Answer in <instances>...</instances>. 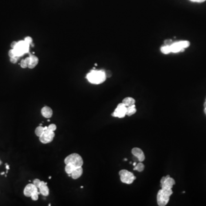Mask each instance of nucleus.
<instances>
[{
	"instance_id": "nucleus-36",
	"label": "nucleus",
	"mask_w": 206,
	"mask_h": 206,
	"mask_svg": "<svg viewBox=\"0 0 206 206\" xmlns=\"http://www.w3.org/2000/svg\"><path fill=\"white\" fill-rule=\"evenodd\" d=\"M5 174V172H2L1 174V175H4Z\"/></svg>"
},
{
	"instance_id": "nucleus-27",
	"label": "nucleus",
	"mask_w": 206,
	"mask_h": 206,
	"mask_svg": "<svg viewBox=\"0 0 206 206\" xmlns=\"http://www.w3.org/2000/svg\"><path fill=\"white\" fill-rule=\"evenodd\" d=\"M8 54H9V56H10V57H13L16 56L15 53H14V51L13 49H11V50H9V53H8Z\"/></svg>"
},
{
	"instance_id": "nucleus-3",
	"label": "nucleus",
	"mask_w": 206,
	"mask_h": 206,
	"mask_svg": "<svg viewBox=\"0 0 206 206\" xmlns=\"http://www.w3.org/2000/svg\"><path fill=\"white\" fill-rule=\"evenodd\" d=\"M65 164H71L74 167L78 168L83 165V160L80 155L74 153L68 156L64 160Z\"/></svg>"
},
{
	"instance_id": "nucleus-5",
	"label": "nucleus",
	"mask_w": 206,
	"mask_h": 206,
	"mask_svg": "<svg viewBox=\"0 0 206 206\" xmlns=\"http://www.w3.org/2000/svg\"><path fill=\"white\" fill-rule=\"evenodd\" d=\"M29 45L27 44L25 41H20L17 42V45L13 49L16 56L20 57L25 53H27L29 50Z\"/></svg>"
},
{
	"instance_id": "nucleus-11",
	"label": "nucleus",
	"mask_w": 206,
	"mask_h": 206,
	"mask_svg": "<svg viewBox=\"0 0 206 206\" xmlns=\"http://www.w3.org/2000/svg\"><path fill=\"white\" fill-rule=\"evenodd\" d=\"M175 184V180L171 178L170 176L167 178L163 183L161 184L162 188H167V189H172L173 185Z\"/></svg>"
},
{
	"instance_id": "nucleus-38",
	"label": "nucleus",
	"mask_w": 206,
	"mask_h": 206,
	"mask_svg": "<svg viewBox=\"0 0 206 206\" xmlns=\"http://www.w3.org/2000/svg\"><path fill=\"white\" fill-rule=\"evenodd\" d=\"M49 179H51V176H49Z\"/></svg>"
},
{
	"instance_id": "nucleus-10",
	"label": "nucleus",
	"mask_w": 206,
	"mask_h": 206,
	"mask_svg": "<svg viewBox=\"0 0 206 206\" xmlns=\"http://www.w3.org/2000/svg\"><path fill=\"white\" fill-rule=\"evenodd\" d=\"M132 154L137 158L140 162L143 161L145 159V155L143 151L138 148H134L132 150Z\"/></svg>"
},
{
	"instance_id": "nucleus-32",
	"label": "nucleus",
	"mask_w": 206,
	"mask_h": 206,
	"mask_svg": "<svg viewBox=\"0 0 206 206\" xmlns=\"http://www.w3.org/2000/svg\"><path fill=\"white\" fill-rule=\"evenodd\" d=\"M5 165H6V169H7V170L9 169V165H8L7 164H6Z\"/></svg>"
},
{
	"instance_id": "nucleus-17",
	"label": "nucleus",
	"mask_w": 206,
	"mask_h": 206,
	"mask_svg": "<svg viewBox=\"0 0 206 206\" xmlns=\"http://www.w3.org/2000/svg\"><path fill=\"white\" fill-rule=\"evenodd\" d=\"M136 112V107H135V104L127 107L126 115H128V116H131L135 114Z\"/></svg>"
},
{
	"instance_id": "nucleus-12",
	"label": "nucleus",
	"mask_w": 206,
	"mask_h": 206,
	"mask_svg": "<svg viewBox=\"0 0 206 206\" xmlns=\"http://www.w3.org/2000/svg\"><path fill=\"white\" fill-rule=\"evenodd\" d=\"M39 190H40V193L43 195V196H48L49 194V188L47 186V183H45L43 181H41L40 185L39 187Z\"/></svg>"
},
{
	"instance_id": "nucleus-2",
	"label": "nucleus",
	"mask_w": 206,
	"mask_h": 206,
	"mask_svg": "<svg viewBox=\"0 0 206 206\" xmlns=\"http://www.w3.org/2000/svg\"><path fill=\"white\" fill-rule=\"evenodd\" d=\"M173 194L172 189L162 188L160 189L157 195V202L159 206H165L168 203L169 198Z\"/></svg>"
},
{
	"instance_id": "nucleus-30",
	"label": "nucleus",
	"mask_w": 206,
	"mask_h": 206,
	"mask_svg": "<svg viewBox=\"0 0 206 206\" xmlns=\"http://www.w3.org/2000/svg\"><path fill=\"white\" fill-rule=\"evenodd\" d=\"M17 42H16V41H13V42H12V44H11V45H10L11 48H12V49H14V48H15V46L17 45Z\"/></svg>"
},
{
	"instance_id": "nucleus-19",
	"label": "nucleus",
	"mask_w": 206,
	"mask_h": 206,
	"mask_svg": "<svg viewBox=\"0 0 206 206\" xmlns=\"http://www.w3.org/2000/svg\"><path fill=\"white\" fill-rule=\"evenodd\" d=\"M77 168L76 167H74L73 165H71V164H66L65 168V172L68 174H71L72 172L76 169Z\"/></svg>"
},
{
	"instance_id": "nucleus-24",
	"label": "nucleus",
	"mask_w": 206,
	"mask_h": 206,
	"mask_svg": "<svg viewBox=\"0 0 206 206\" xmlns=\"http://www.w3.org/2000/svg\"><path fill=\"white\" fill-rule=\"evenodd\" d=\"M41 182V181L40 180H39V179H34V180L33 181V184L35 185L39 188V187H40V185Z\"/></svg>"
},
{
	"instance_id": "nucleus-26",
	"label": "nucleus",
	"mask_w": 206,
	"mask_h": 206,
	"mask_svg": "<svg viewBox=\"0 0 206 206\" xmlns=\"http://www.w3.org/2000/svg\"><path fill=\"white\" fill-rule=\"evenodd\" d=\"M19 57H17V56H14V57H10V61L13 64H16L17 62V60H18V59H19Z\"/></svg>"
},
{
	"instance_id": "nucleus-4",
	"label": "nucleus",
	"mask_w": 206,
	"mask_h": 206,
	"mask_svg": "<svg viewBox=\"0 0 206 206\" xmlns=\"http://www.w3.org/2000/svg\"><path fill=\"white\" fill-rule=\"evenodd\" d=\"M119 175L120 176L121 181L126 184H132L136 179V177L133 173L126 170L122 169L119 172Z\"/></svg>"
},
{
	"instance_id": "nucleus-22",
	"label": "nucleus",
	"mask_w": 206,
	"mask_h": 206,
	"mask_svg": "<svg viewBox=\"0 0 206 206\" xmlns=\"http://www.w3.org/2000/svg\"><path fill=\"white\" fill-rule=\"evenodd\" d=\"M40 192H39V191L36 192H34V194H33L31 196V198H32V199L33 200H37L38 199H39V195Z\"/></svg>"
},
{
	"instance_id": "nucleus-18",
	"label": "nucleus",
	"mask_w": 206,
	"mask_h": 206,
	"mask_svg": "<svg viewBox=\"0 0 206 206\" xmlns=\"http://www.w3.org/2000/svg\"><path fill=\"white\" fill-rule=\"evenodd\" d=\"M44 131H45L44 127L40 125L37 128H36V129L35 130V134L37 136L40 137L43 134Z\"/></svg>"
},
{
	"instance_id": "nucleus-29",
	"label": "nucleus",
	"mask_w": 206,
	"mask_h": 206,
	"mask_svg": "<svg viewBox=\"0 0 206 206\" xmlns=\"http://www.w3.org/2000/svg\"><path fill=\"white\" fill-rule=\"evenodd\" d=\"M25 62H26V64H27V65L28 67V65H29V64L30 63V57L26 58L25 59Z\"/></svg>"
},
{
	"instance_id": "nucleus-25",
	"label": "nucleus",
	"mask_w": 206,
	"mask_h": 206,
	"mask_svg": "<svg viewBox=\"0 0 206 206\" xmlns=\"http://www.w3.org/2000/svg\"><path fill=\"white\" fill-rule=\"evenodd\" d=\"M24 41H25L27 44H28L29 45L32 44V41H33L32 39L30 37H25Z\"/></svg>"
},
{
	"instance_id": "nucleus-6",
	"label": "nucleus",
	"mask_w": 206,
	"mask_h": 206,
	"mask_svg": "<svg viewBox=\"0 0 206 206\" xmlns=\"http://www.w3.org/2000/svg\"><path fill=\"white\" fill-rule=\"evenodd\" d=\"M190 43L188 41H180L178 42L174 43L170 45L171 52L172 53H178L183 52L184 49L188 48Z\"/></svg>"
},
{
	"instance_id": "nucleus-37",
	"label": "nucleus",
	"mask_w": 206,
	"mask_h": 206,
	"mask_svg": "<svg viewBox=\"0 0 206 206\" xmlns=\"http://www.w3.org/2000/svg\"><path fill=\"white\" fill-rule=\"evenodd\" d=\"M1 164H2V161H1V160H0V165H1Z\"/></svg>"
},
{
	"instance_id": "nucleus-20",
	"label": "nucleus",
	"mask_w": 206,
	"mask_h": 206,
	"mask_svg": "<svg viewBox=\"0 0 206 206\" xmlns=\"http://www.w3.org/2000/svg\"><path fill=\"white\" fill-rule=\"evenodd\" d=\"M161 52L163 53V54H169L171 52V48H170V45H167L163 46L161 48Z\"/></svg>"
},
{
	"instance_id": "nucleus-8",
	"label": "nucleus",
	"mask_w": 206,
	"mask_h": 206,
	"mask_svg": "<svg viewBox=\"0 0 206 206\" xmlns=\"http://www.w3.org/2000/svg\"><path fill=\"white\" fill-rule=\"evenodd\" d=\"M127 114V107L122 103L118 104L117 108L112 114L114 117L119 118H123Z\"/></svg>"
},
{
	"instance_id": "nucleus-13",
	"label": "nucleus",
	"mask_w": 206,
	"mask_h": 206,
	"mask_svg": "<svg viewBox=\"0 0 206 206\" xmlns=\"http://www.w3.org/2000/svg\"><path fill=\"white\" fill-rule=\"evenodd\" d=\"M83 169L82 167H78L76 168L71 174V176L73 179H79L83 174Z\"/></svg>"
},
{
	"instance_id": "nucleus-35",
	"label": "nucleus",
	"mask_w": 206,
	"mask_h": 206,
	"mask_svg": "<svg viewBox=\"0 0 206 206\" xmlns=\"http://www.w3.org/2000/svg\"><path fill=\"white\" fill-rule=\"evenodd\" d=\"M204 107H206V101H205V104H204Z\"/></svg>"
},
{
	"instance_id": "nucleus-34",
	"label": "nucleus",
	"mask_w": 206,
	"mask_h": 206,
	"mask_svg": "<svg viewBox=\"0 0 206 206\" xmlns=\"http://www.w3.org/2000/svg\"><path fill=\"white\" fill-rule=\"evenodd\" d=\"M204 111H205V114H206V107H205V110H204Z\"/></svg>"
},
{
	"instance_id": "nucleus-21",
	"label": "nucleus",
	"mask_w": 206,
	"mask_h": 206,
	"mask_svg": "<svg viewBox=\"0 0 206 206\" xmlns=\"http://www.w3.org/2000/svg\"><path fill=\"white\" fill-rule=\"evenodd\" d=\"M144 169V165L142 163H138L136 164L135 167L134 168V170H137L138 172H142Z\"/></svg>"
},
{
	"instance_id": "nucleus-7",
	"label": "nucleus",
	"mask_w": 206,
	"mask_h": 206,
	"mask_svg": "<svg viewBox=\"0 0 206 206\" xmlns=\"http://www.w3.org/2000/svg\"><path fill=\"white\" fill-rule=\"evenodd\" d=\"M55 136L54 131H52L46 129L43 134L40 136V141L43 144H48L52 142Z\"/></svg>"
},
{
	"instance_id": "nucleus-14",
	"label": "nucleus",
	"mask_w": 206,
	"mask_h": 206,
	"mask_svg": "<svg viewBox=\"0 0 206 206\" xmlns=\"http://www.w3.org/2000/svg\"><path fill=\"white\" fill-rule=\"evenodd\" d=\"M41 114L44 117L49 119V118H50L52 116L53 111L50 107L45 106V107H43L42 108V110H41Z\"/></svg>"
},
{
	"instance_id": "nucleus-33",
	"label": "nucleus",
	"mask_w": 206,
	"mask_h": 206,
	"mask_svg": "<svg viewBox=\"0 0 206 206\" xmlns=\"http://www.w3.org/2000/svg\"><path fill=\"white\" fill-rule=\"evenodd\" d=\"M136 164H136V162H134V163H133V165H134V166H136Z\"/></svg>"
},
{
	"instance_id": "nucleus-23",
	"label": "nucleus",
	"mask_w": 206,
	"mask_h": 206,
	"mask_svg": "<svg viewBox=\"0 0 206 206\" xmlns=\"http://www.w3.org/2000/svg\"><path fill=\"white\" fill-rule=\"evenodd\" d=\"M56 128H57L56 125L54 124H52L48 127V129L50 131H54L56 130Z\"/></svg>"
},
{
	"instance_id": "nucleus-28",
	"label": "nucleus",
	"mask_w": 206,
	"mask_h": 206,
	"mask_svg": "<svg viewBox=\"0 0 206 206\" xmlns=\"http://www.w3.org/2000/svg\"><path fill=\"white\" fill-rule=\"evenodd\" d=\"M20 64H21V68H26L28 67V65H27V64H26V63L25 60H21Z\"/></svg>"
},
{
	"instance_id": "nucleus-9",
	"label": "nucleus",
	"mask_w": 206,
	"mask_h": 206,
	"mask_svg": "<svg viewBox=\"0 0 206 206\" xmlns=\"http://www.w3.org/2000/svg\"><path fill=\"white\" fill-rule=\"evenodd\" d=\"M38 191V188L33 184H29L26 185L23 190V194L25 196L31 197L32 195Z\"/></svg>"
},
{
	"instance_id": "nucleus-15",
	"label": "nucleus",
	"mask_w": 206,
	"mask_h": 206,
	"mask_svg": "<svg viewBox=\"0 0 206 206\" xmlns=\"http://www.w3.org/2000/svg\"><path fill=\"white\" fill-rule=\"evenodd\" d=\"M30 63L28 67L30 69L34 68L36 67V65L39 63V59L37 57L34 55H30Z\"/></svg>"
},
{
	"instance_id": "nucleus-16",
	"label": "nucleus",
	"mask_w": 206,
	"mask_h": 206,
	"mask_svg": "<svg viewBox=\"0 0 206 206\" xmlns=\"http://www.w3.org/2000/svg\"><path fill=\"white\" fill-rule=\"evenodd\" d=\"M123 103L127 107H130L132 105H134L135 103V100L134 99H133L132 97H128L125 98L123 100Z\"/></svg>"
},
{
	"instance_id": "nucleus-31",
	"label": "nucleus",
	"mask_w": 206,
	"mask_h": 206,
	"mask_svg": "<svg viewBox=\"0 0 206 206\" xmlns=\"http://www.w3.org/2000/svg\"><path fill=\"white\" fill-rule=\"evenodd\" d=\"M192 2H198V3H202L203 2L205 1H206V0H190Z\"/></svg>"
},
{
	"instance_id": "nucleus-1",
	"label": "nucleus",
	"mask_w": 206,
	"mask_h": 206,
	"mask_svg": "<svg viewBox=\"0 0 206 206\" xmlns=\"http://www.w3.org/2000/svg\"><path fill=\"white\" fill-rule=\"evenodd\" d=\"M106 77L105 72L104 70H92L87 76V78L89 82L93 84L103 83L105 81Z\"/></svg>"
}]
</instances>
